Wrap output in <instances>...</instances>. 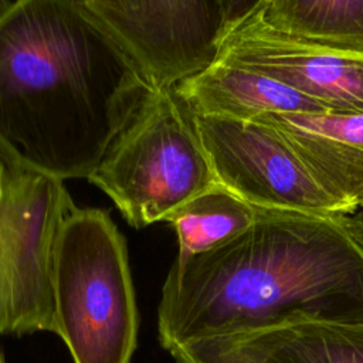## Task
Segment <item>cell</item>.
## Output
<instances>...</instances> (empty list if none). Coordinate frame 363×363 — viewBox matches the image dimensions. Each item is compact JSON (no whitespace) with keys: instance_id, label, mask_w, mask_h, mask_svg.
Segmentation results:
<instances>
[{"instance_id":"6da1fadb","label":"cell","mask_w":363,"mask_h":363,"mask_svg":"<svg viewBox=\"0 0 363 363\" xmlns=\"http://www.w3.org/2000/svg\"><path fill=\"white\" fill-rule=\"evenodd\" d=\"M152 88L84 0L0 7V147L26 167L88 179Z\"/></svg>"},{"instance_id":"7a4b0ae2","label":"cell","mask_w":363,"mask_h":363,"mask_svg":"<svg viewBox=\"0 0 363 363\" xmlns=\"http://www.w3.org/2000/svg\"><path fill=\"white\" fill-rule=\"evenodd\" d=\"M302 323L363 325V250L337 217L258 208L231 241L176 258L157 309L166 350Z\"/></svg>"},{"instance_id":"3957f363","label":"cell","mask_w":363,"mask_h":363,"mask_svg":"<svg viewBox=\"0 0 363 363\" xmlns=\"http://www.w3.org/2000/svg\"><path fill=\"white\" fill-rule=\"evenodd\" d=\"M54 333L74 363H130L138 309L126 241L111 216L75 204L54 257Z\"/></svg>"},{"instance_id":"277c9868","label":"cell","mask_w":363,"mask_h":363,"mask_svg":"<svg viewBox=\"0 0 363 363\" xmlns=\"http://www.w3.org/2000/svg\"><path fill=\"white\" fill-rule=\"evenodd\" d=\"M88 180L135 228L220 184L193 113L173 88L155 85Z\"/></svg>"},{"instance_id":"5b68a950","label":"cell","mask_w":363,"mask_h":363,"mask_svg":"<svg viewBox=\"0 0 363 363\" xmlns=\"http://www.w3.org/2000/svg\"><path fill=\"white\" fill-rule=\"evenodd\" d=\"M75 203L64 182L20 163L1 210L4 335L54 332V257L61 224Z\"/></svg>"},{"instance_id":"8992f818","label":"cell","mask_w":363,"mask_h":363,"mask_svg":"<svg viewBox=\"0 0 363 363\" xmlns=\"http://www.w3.org/2000/svg\"><path fill=\"white\" fill-rule=\"evenodd\" d=\"M193 118L218 183L251 206L325 217L352 213L267 123Z\"/></svg>"},{"instance_id":"52a82bcc","label":"cell","mask_w":363,"mask_h":363,"mask_svg":"<svg viewBox=\"0 0 363 363\" xmlns=\"http://www.w3.org/2000/svg\"><path fill=\"white\" fill-rule=\"evenodd\" d=\"M155 86L206 68L224 34L220 0H84Z\"/></svg>"},{"instance_id":"ba28073f","label":"cell","mask_w":363,"mask_h":363,"mask_svg":"<svg viewBox=\"0 0 363 363\" xmlns=\"http://www.w3.org/2000/svg\"><path fill=\"white\" fill-rule=\"evenodd\" d=\"M216 57L284 82L330 112L363 113V55L288 38L251 13L228 28Z\"/></svg>"},{"instance_id":"9c48e42d","label":"cell","mask_w":363,"mask_h":363,"mask_svg":"<svg viewBox=\"0 0 363 363\" xmlns=\"http://www.w3.org/2000/svg\"><path fill=\"white\" fill-rule=\"evenodd\" d=\"M255 121L272 128L333 197L356 210L363 190V113H267Z\"/></svg>"},{"instance_id":"30bf717a","label":"cell","mask_w":363,"mask_h":363,"mask_svg":"<svg viewBox=\"0 0 363 363\" xmlns=\"http://www.w3.org/2000/svg\"><path fill=\"white\" fill-rule=\"evenodd\" d=\"M173 89L187 109L200 116L255 121L267 113L330 112L284 82L218 57Z\"/></svg>"},{"instance_id":"8fae6325","label":"cell","mask_w":363,"mask_h":363,"mask_svg":"<svg viewBox=\"0 0 363 363\" xmlns=\"http://www.w3.org/2000/svg\"><path fill=\"white\" fill-rule=\"evenodd\" d=\"M252 13L288 38L363 55V0H261Z\"/></svg>"},{"instance_id":"7c38bea8","label":"cell","mask_w":363,"mask_h":363,"mask_svg":"<svg viewBox=\"0 0 363 363\" xmlns=\"http://www.w3.org/2000/svg\"><path fill=\"white\" fill-rule=\"evenodd\" d=\"M238 336L259 363H363V325L302 323Z\"/></svg>"},{"instance_id":"4fadbf2b","label":"cell","mask_w":363,"mask_h":363,"mask_svg":"<svg viewBox=\"0 0 363 363\" xmlns=\"http://www.w3.org/2000/svg\"><path fill=\"white\" fill-rule=\"evenodd\" d=\"M257 214L258 207L217 184L182 204L164 221L177 235L176 258L184 259L231 241L255 221Z\"/></svg>"},{"instance_id":"5bb4252c","label":"cell","mask_w":363,"mask_h":363,"mask_svg":"<svg viewBox=\"0 0 363 363\" xmlns=\"http://www.w3.org/2000/svg\"><path fill=\"white\" fill-rule=\"evenodd\" d=\"M177 363H259L238 335L190 340L167 350Z\"/></svg>"},{"instance_id":"9a60e30c","label":"cell","mask_w":363,"mask_h":363,"mask_svg":"<svg viewBox=\"0 0 363 363\" xmlns=\"http://www.w3.org/2000/svg\"><path fill=\"white\" fill-rule=\"evenodd\" d=\"M20 163L13 159L0 147V220L4 199L10 186V182ZM6 326V299H4V275H3V252H1V233H0V335H4Z\"/></svg>"},{"instance_id":"2e32d148","label":"cell","mask_w":363,"mask_h":363,"mask_svg":"<svg viewBox=\"0 0 363 363\" xmlns=\"http://www.w3.org/2000/svg\"><path fill=\"white\" fill-rule=\"evenodd\" d=\"M259 3L261 0H220L224 20V33L234 24L240 23L250 13H252Z\"/></svg>"},{"instance_id":"e0dca14e","label":"cell","mask_w":363,"mask_h":363,"mask_svg":"<svg viewBox=\"0 0 363 363\" xmlns=\"http://www.w3.org/2000/svg\"><path fill=\"white\" fill-rule=\"evenodd\" d=\"M337 220L353 241L363 250V206L357 207L352 213L337 216Z\"/></svg>"},{"instance_id":"ac0fdd59","label":"cell","mask_w":363,"mask_h":363,"mask_svg":"<svg viewBox=\"0 0 363 363\" xmlns=\"http://www.w3.org/2000/svg\"><path fill=\"white\" fill-rule=\"evenodd\" d=\"M362 206H363V190H362V193H360V196H359V199H357L356 208H357V207H362Z\"/></svg>"},{"instance_id":"d6986e66","label":"cell","mask_w":363,"mask_h":363,"mask_svg":"<svg viewBox=\"0 0 363 363\" xmlns=\"http://www.w3.org/2000/svg\"><path fill=\"white\" fill-rule=\"evenodd\" d=\"M0 363H6V360H4V356H3V353H1V350H0Z\"/></svg>"}]
</instances>
